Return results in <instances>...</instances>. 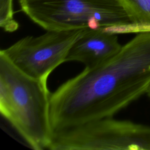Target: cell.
Instances as JSON below:
<instances>
[{
    "label": "cell",
    "instance_id": "obj_1",
    "mask_svg": "<svg viewBox=\"0 0 150 150\" xmlns=\"http://www.w3.org/2000/svg\"><path fill=\"white\" fill-rule=\"evenodd\" d=\"M150 88V30L138 32L111 59L85 69L50 97L53 132L112 117Z\"/></svg>",
    "mask_w": 150,
    "mask_h": 150
},
{
    "label": "cell",
    "instance_id": "obj_2",
    "mask_svg": "<svg viewBox=\"0 0 150 150\" xmlns=\"http://www.w3.org/2000/svg\"><path fill=\"white\" fill-rule=\"evenodd\" d=\"M47 81L17 68L0 51V112L32 149H47L53 131Z\"/></svg>",
    "mask_w": 150,
    "mask_h": 150
},
{
    "label": "cell",
    "instance_id": "obj_3",
    "mask_svg": "<svg viewBox=\"0 0 150 150\" xmlns=\"http://www.w3.org/2000/svg\"><path fill=\"white\" fill-rule=\"evenodd\" d=\"M21 10L47 30L105 29L131 33L132 23L118 0H18Z\"/></svg>",
    "mask_w": 150,
    "mask_h": 150
},
{
    "label": "cell",
    "instance_id": "obj_4",
    "mask_svg": "<svg viewBox=\"0 0 150 150\" xmlns=\"http://www.w3.org/2000/svg\"><path fill=\"white\" fill-rule=\"evenodd\" d=\"M52 150H150V127L105 117L53 132Z\"/></svg>",
    "mask_w": 150,
    "mask_h": 150
},
{
    "label": "cell",
    "instance_id": "obj_5",
    "mask_svg": "<svg viewBox=\"0 0 150 150\" xmlns=\"http://www.w3.org/2000/svg\"><path fill=\"white\" fill-rule=\"evenodd\" d=\"M87 29L47 30L38 36H27L1 52L24 73L47 81L50 73L66 62L70 48Z\"/></svg>",
    "mask_w": 150,
    "mask_h": 150
},
{
    "label": "cell",
    "instance_id": "obj_6",
    "mask_svg": "<svg viewBox=\"0 0 150 150\" xmlns=\"http://www.w3.org/2000/svg\"><path fill=\"white\" fill-rule=\"evenodd\" d=\"M117 34L105 29L87 28L70 48L66 62H78L93 69L114 57L121 49Z\"/></svg>",
    "mask_w": 150,
    "mask_h": 150
},
{
    "label": "cell",
    "instance_id": "obj_7",
    "mask_svg": "<svg viewBox=\"0 0 150 150\" xmlns=\"http://www.w3.org/2000/svg\"><path fill=\"white\" fill-rule=\"evenodd\" d=\"M132 23L131 32L138 33L150 29V0H118Z\"/></svg>",
    "mask_w": 150,
    "mask_h": 150
},
{
    "label": "cell",
    "instance_id": "obj_8",
    "mask_svg": "<svg viewBox=\"0 0 150 150\" xmlns=\"http://www.w3.org/2000/svg\"><path fill=\"white\" fill-rule=\"evenodd\" d=\"M0 4V26L8 32L16 30L19 23L13 18L12 0H1Z\"/></svg>",
    "mask_w": 150,
    "mask_h": 150
},
{
    "label": "cell",
    "instance_id": "obj_9",
    "mask_svg": "<svg viewBox=\"0 0 150 150\" xmlns=\"http://www.w3.org/2000/svg\"><path fill=\"white\" fill-rule=\"evenodd\" d=\"M146 94H147V95H148V96L150 98V88L148 90V92L146 93Z\"/></svg>",
    "mask_w": 150,
    "mask_h": 150
}]
</instances>
